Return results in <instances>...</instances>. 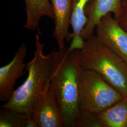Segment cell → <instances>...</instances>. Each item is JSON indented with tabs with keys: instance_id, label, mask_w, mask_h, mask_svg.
<instances>
[{
	"instance_id": "cell-1",
	"label": "cell",
	"mask_w": 127,
	"mask_h": 127,
	"mask_svg": "<svg viewBox=\"0 0 127 127\" xmlns=\"http://www.w3.org/2000/svg\"><path fill=\"white\" fill-rule=\"evenodd\" d=\"M50 89L61 108L64 127H76L80 109L79 79L81 67L77 50H54L50 53Z\"/></svg>"
},
{
	"instance_id": "cell-2",
	"label": "cell",
	"mask_w": 127,
	"mask_h": 127,
	"mask_svg": "<svg viewBox=\"0 0 127 127\" xmlns=\"http://www.w3.org/2000/svg\"><path fill=\"white\" fill-rule=\"evenodd\" d=\"M40 35L35 36L33 58L27 64L26 80L1 106L27 115H32L37 101L50 88L51 56L45 54Z\"/></svg>"
},
{
	"instance_id": "cell-3",
	"label": "cell",
	"mask_w": 127,
	"mask_h": 127,
	"mask_svg": "<svg viewBox=\"0 0 127 127\" xmlns=\"http://www.w3.org/2000/svg\"><path fill=\"white\" fill-rule=\"evenodd\" d=\"M77 56L82 68L98 73L123 95H127V64L96 35L86 40L84 48L77 50Z\"/></svg>"
},
{
	"instance_id": "cell-4",
	"label": "cell",
	"mask_w": 127,
	"mask_h": 127,
	"mask_svg": "<svg viewBox=\"0 0 127 127\" xmlns=\"http://www.w3.org/2000/svg\"><path fill=\"white\" fill-rule=\"evenodd\" d=\"M123 96L99 74L81 67L79 97L80 111L98 115L116 104Z\"/></svg>"
},
{
	"instance_id": "cell-5",
	"label": "cell",
	"mask_w": 127,
	"mask_h": 127,
	"mask_svg": "<svg viewBox=\"0 0 127 127\" xmlns=\"http://www.w3.org/2000/svg\"><path fill=\"white\" fill-rule=\"evenodd\" d=\"M95 29L98 40L127 64V32L120 26L111 13L101 19Z\"/></svg>"
},
{
	"instance_id": "cell-6",
	"label": "cell",
	"mask_w": 127,
	"mask_h": 127,
	"mask_svg": "<svg viewBox=\"0 0 127 127\" xmlns=\"http://www.w3.org/2000/svg\"><path fill=\"white\" fill-rule=\"evenodd\" d=\"M27 47L22 43L9 63L0 68V100L7 102L14 91L17 80L27 72L25 63Z\"/></svg>"
},
{
	"instance_id": "cell-7",
	"label": "cell",
	"mask_w": 127,
	"mask_h": 127,
	"mask_svg": "<svg viewBox=\"0 0 127 127\" xmlns=\"http://www.w3.org/2000/svg\"><path fill=\"white\" fill-rule=\"evenodd\" d=\"M32 115L38 127H64L62 109L50 88L37 101Z\"/></svg>"
},
{
	"instance_id": "cell-8",
	"label": "cell",
	"mask_w": 127,
	"mask_h": 127,
	"mask_svg": "<svg viewBox=\"0 0 127 127\" xmlns=\"http://www.w3.org/2000/svg\"><path fill=\"white\" fill-rule=\"evenodd\" d=\"M122 0H91L87 4L85 13L88 18L81 35L85 40L92 36L94 30L104 16L113 13L117 19L122 11Z\"/></svg>"
},
{
	"instance_id": "cell-9",
	"label": "cell",
	"mask_w": 127,
	"mask_h": 127,
	"mask_svg": "<svg viewBox=\"0 0 127 127\" xmlns=\"http://www.w3.org/2000/svg\"><path fill=\"white\" fill-rule=\"evenodd\" d=\"M54 15V29L53 37L57 41L59 50L66 48L64 41L70 32L73 10L72 0H50Z\"/></svg>"
},
{
	"instance_id": "cell-10",
	"label": "cell",
	"mask_w": 127,
	"mask_h": 127,
	"mask_svg": "<svg viewBox=\"0 0 127 127\" xmlns=\"http://www.w3.org/2000/svg\"><path fill=\"white\" fill-rule=\"evenodd\" d=\"M27 11V21L24 27L41 34L39 23L41 18L47 17L54 20L53 7L50 0H24Z\"/></svg>"
},
{
	"instance_id": "cell-11",
	"label": "cell",
	"mask_w": 127,
	"mask_h": 127,
	"mask_svg": "<svg viewBox=\"0 0 127 127\" xmlns=\"http://www.w3.org/2000/svg\"><path fill=\"white\" fill-rule=\"evenodd\" d=\"M98 117L102 127H127V95Z\"/></svg>"
},
{
	"instance_id": "cell-12",
	"label": "cell",
	"mask_w": 127,
	"mask_h": 127,
	"mask_svg": "<svg viewBox=\"0 0 127 127\" xmlns=\"http://www.w3.org/2000/svg\"><path fill=\"white\" fill-rule=\"evenodd\" d=\"M90 0H72L73 10L71 26L73 32L69 34L66 39L67 41H71L73 38L81 36V33L88 21V18L85 13V9Z\"/></svg>"
},
{
	"instance_id": "cell-13",
	"label": "cell",
	"mask_w": 127,
	"mask_h": 127,
	"mask_svg": "<svg viewBox=\"0 0 127 127\" xmlns=\"http://www.w3.org/2000/svg\"><path fill=\"white\" fill-rule=\"evenodd\" d=\"M27 118L26 114L2 107L0 110V127H26Z\"/></svg>"
},
{
	"instance_id": "cell-14",
	"label": "cell",
	"mask_w": 127,
	"mask_h": 127,
	"mask_svg": "<svg viewBox=\"0 0 127 127\" xmlns=\"http://www.w3.org/2000/svg\"><path fill=\"white\" fill-rule=\"evenodd\" d=\"M76 127H102L97 114L81 110Z\"/></svg>"
},
{
	"instance_id": "cell-15",
	"label": "cell",
	"mask_w": 127,
	"mask_h": 127,
	"mask_svg": "<svg viewBox=\"0 0 127 127\" xmlns=\"http://www.w3.org/2000/svg\"><path fill=\"white\" fill-rule=\"evenodd\" d=\"M116 19L120 26L127 32V0H122L121 13L119 18Z\"/></svg>"
},
{
	"instance_id": "cell-16",
	"label": "cell",
	"mask_w": 127,
	"mask_h": 127,
	"mask_svg": "<svg viewBox=\"0 0 127 127\" xmlns=\"http://www.w3.org/2000/svg\"><path fill=\"white\" fill-rule=\"evenodd\" d=\"M85 41L86 40H84L81 35L73 38L71 40V42L69 48L67 49V51L70 52L73 50H82L84 47Z\"/></svg>"
},
{
	"instance_id": "cell-17",
	"label": "cell",
	"mask_w": 127,
	"mask_h": 127,
	"mask_svg": "<svg viewBox=\"0 0 127 127\" xmlns=\"http://www.w3.org/2000/svg\"><path fill=\"white\" fill-rule=\"evenodd\" d=\"M26 127H38L36 122L32 115H27Z\"/></svg>"
},
{
	"instance_id": "cell-18",
	"label": "cell",
	"mask_w": 127,
	"mask_h": 127,
	"mask_svg": "<svg viewBox=\"0 0 127 127\" xmlns=\"http://www.w3.org/2000/svg\"></svg>"
}]
</instances>
